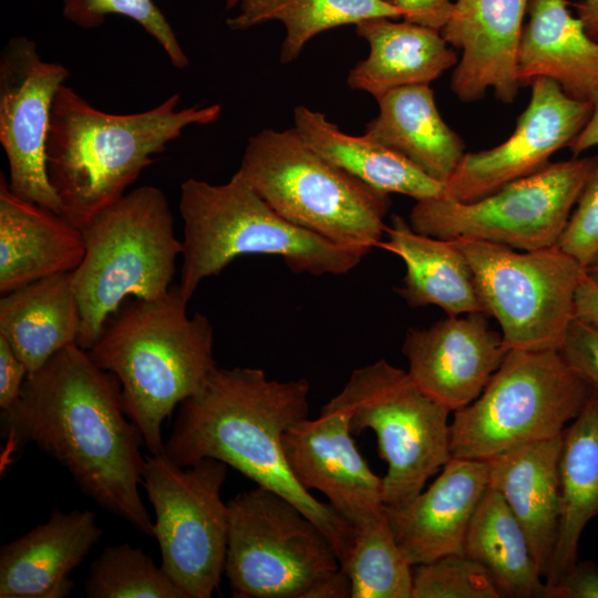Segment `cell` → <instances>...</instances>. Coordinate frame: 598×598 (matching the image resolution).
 Segmentation results:
<instances>
[{
    "mask_svg": "<svg viewBox=\"0 0 598 598\" xmlns=\"http://www.w3.org/2000/svg\"><path fill=\"white\" fill-rule=\"evenodd\" d=\"M561 435L529 443L488 460V487L497 491L520 524L544 580L560 517L558 461Z\"/></svg>",
    "mask_w": 598,
    "mask_h": 598,
    "instance_id": "23",
    "label": "cell"
},
{
    "mask_svg": "<svg viewBox=\"0 0 598 598\" xmlns=\"http://www.w3.org/2000/svg\"><path fill=\"white\" fill-rule=\"evenodd\" d=\"M239 12L227 19L234 31H243L268 21L286 28L279 60L290 63L315 35L371 18H403L401 8L388 0H238Z\"/></svg>",
    "mask_w": 598,
    "mask_h": 598,
    "instance_id": "31",
    "label": "cell"
},
{
    "mask_svg": "<svg viewBox=\"0 0 598 598\" xmlns=\"http://www.w3.org/2000/svg\"><path fill=\"white\" fill-rule=\"evenodd\" d=\"M89 598H186L162 567L128 543L107 546L91 564Z\"/></svg>",
    "mask_w": 598,
    "mask_h": 598,
    "instance_id": "33",
    "label": "cell"
},
{
    "mask_svg": "<svg viewBox=\"0 0 598 598\" xmlns=\"http://www.w3.org/2000/svg\"><path fill=\"white\" fill-rule=\"evenodd\" d=\"M529 0H454L440 30L461 50L451 90L463 103L482 100L488 91L505 104L518 89L517 60Z\"/></svg>",
    "mask_w": 598,
    "mask_h": 598,
    "instance_id": "18",
    "label": "cell"
},
{
    "mask_svg": "<svg viewBox=\"0 0 598 598\" xmlns=\"http://www.w3.org/2000/svg\"><path fill=\"white\" fill-rule=\"evenodd\" d=\"M592 389L558 349L508 350L482 393L454 411L452 457L488 461L563 434Z\"/></svg>",
    "mask_w": 598,
    "mask_h": 598,
    "instance_id": "8",
    "label": "cell"
},
{
    "mask_svg": "<svg viewBox=\"0 0 598 598\" xmlns=\"http://www.w3.org/2000/svg\"><path fill=\"white\" fill-rule=\"evenodd\" d=\"M451 240L468 260L485 312L497 320L506 350L559 349L575 318L585 267L557 245L517 250L475 239Z\"/></svg>",
    "mask_w": 598,
    "mask_h": 598,
    "instance_id": "12",
    "label": "cell"
},
{
    "mask_svg": "<svg viewBox=\"0 0 598 598\" xmlns=\"http://www.w3.org/2000/svg\"><path fill=\"white\" fill-rule=\"evenodd\" d=\"M351 597L350 580L340 568L322 579L310 592L308 598H347Z\"/></svg>",
    "mask_w": 598,
    "mask_h": 598,
    "instance_id": "42",
    "label": "cell"
},
{
    "mask_svg": "<svg viewBox=\"0 0 598 598\" xmlns=\"http://www.w3.org/2000/svg\"><path fill=\"white\" fill-rule=\"evenodd\" d=\"M225 575L236 598H308L341 568L308 516L283 496L257 486L228 503Z\"/></svg>",
    "mask_w": 598,
    "mask_h": 598,
    "instance_id": "10",
    "label": "cell"
},
{
    "mask_svg": "<svg viewBox=\"0 0 598 598\" xmlns=\"http://www.w3.org/2000/svg\"><path fill=\"white\" fill-rule=\"evenodd\" d=\"M598 146V101L594 104L592 113L582 130L568 145L574 156Z\"/></svg>",
    "mask_w": 598,
    "mask_h": 598,
    "instance_id": "43",
    "label": "cell"
},
{
    "mask_svg": "<svg viewBox=\"0 0 598 598\" xmlns=\"http://www.w3.org/2000/svg\"><path fill=\"white\" fill-rule=\"evenodd\" d=\"M557 246L587 269L598 257V161Z\"/></svg>",
    "mask_w": 598,
    "mask_h": 598,
    "instance_id": "36",
    "label": "cell"
},
{
    "mask_svg": "<svg viewBox=\"0 0 598 598\" xmlns=\"http://www.w3.org/2000/svg\"><path fill=\"white\" fill-rule=\"evenodd\" d=\"M80 326L73 271L32 281L0 299V337L25 365L28 374L59 350L76 343Z\"/></svg>",
    "mask_w": 598,
    "mask_h": 598,
    "instance_id": "26",
    "label": "cell"
},
{
    "mask_svg": "<svg viewBox=\"0 0 598 598\" xmlns=\"http://www.w3.org/2000/svg\"><path fill=\"white\" fill-rule=\"evenodd\" d=\"M395 20L371 18L355 24L369 54L349 72L347 83L375 100L401 86L430 84L458 62L440 30Z\"/></svg>",
    "mask_w": 598,
    "mask_h": 598,
    "instance_id": "24",
    "label": "cell"
},
{
    "mask_svg": "<svg viewBox=\"0 0 598 598\" xmlns=\"http://www.w3.org/2000/svg\"><path fill=\"white\" fill-rule=\"evenodd\" d=\"M85 254L83 231L63 215L13 194L0 175V292L74 271Z\"/></svg>",
    "mask_w": 598,
    "mask_h": 598,
    "instance_id": "21",
    "label": "cell"
},
{
    "mask_svg": "<svg viewBox=\"0 0 598 598\" xmlns=\"http://www.w3.org/2000/svg\"><path fill=\"white\" fill-rule=\"evenodd\" d=\"M529 85V102L511 136L492 148L465 153L444 184V197L474 202L539 171L586 125L591 103L570 97L548 78H536Z\"/></svg>",
    "mask_w": 598,
    "mask_h": 598,
    "instance_id": "15",
    "label": "cell"
},
{
    "mask_svg": "<svg viewBox=\"0 0 598 598\" xmlns=\"http://www.w3.org/2000/svg\"><path fill=\"white\" fill-rule=\"evenodd\" d=\"M544 598H598V566L577 560L558 581L545 584Z\"/></svg>",
    "mask_w": 598,
    "mask_h": 598,
    "instance_id": "38",
    "label": "cell"
},
{
    "mask_svg": "<svg viewBox=\"0 0 598 598\" xmlns=\"http://www.w3.org/2000/svg\"><path fill=\"white\" fill-rule=\"evenodd\" d=\"M575 9L586 32L598 41V0H580L575 3Z\"/></svg>",
    "mask_w": 598,
    "mask_h": 598,
    "instance_id": "44",
    "label": "cell"
},
{
    "mask_svg": "<svg viewBox=\"0 0 598 598\" xmlns=\"http://www.w3.org/2000/svg\"><path fill=\"white\" fill-rule=\"evenodd\" d=\"M586 272L598 280V257L597 259L586 269Z\"/></svg>",
    "mask_w": 598,
    "mask_h": 598,
    "instance_id": "45",
    "label": "cell"
},
{
    "mask_svg": "<svg viewBox=\"0 0 598 598\" xmlns=\"http://www.w3.org/2000/svg\"><path fill=\"white\" fill-rule=\"evenodd\" d=\"M103 532L91 511L54 508L49 519L0 549V598H64L70 574Z\"/></svg>",
    "mask_w": 598,
    "mask_h": 598,
    "instance_id": "20",
    "label": "cell"
},
{
    "mask_svg": "<svg viewBox=\"0 0 598 598\" xmlns=\"http://www.w3.org/2000/svg\"><path fill=\"white\" fill-rule=\"evenodd\" d=\"M4 456L33 443L99 506L154 537L140 494L141 430L124 410L118 379L76 343L29 373L17 404L3 412Z\"/></svg>",
    "mask_w": 598,
    "mask_h": 598,
    "instance_id": "1",
    "label": "cell"
},
{
    "mask_svg": "<svg viewBox=\"0 0 598 598\" xmlns=\"http://www.w3.org/2000/svg\"><path fill=\"white\" fill-rule=\"evenodd\" d=\"M353 435L372 430L386 463L384 507H402L452 457L450 410L384 359L355 369L338 394Z\"/></svg>",
    "mask_w": 598,
    "mask_h": 598,
    "instance_id": "9",
    "label": "cell"
},
{
    "mask_svg": "<svg viewBox=\"0 0 598 598\" xmlns=\"http://www.w3.org/2000/svg\"><path fill=\"white\" fill-rule=\"evenodd\" d=\"M350 413L337 394L317 419H305L282 435L296 480L321 492L353 527L384 509L383 478L372 472L352 439Z\"/></svg>",
    "mask_w": 598,
    "mask_h": 598,
    "instance_id": "16",
    "label": "cell"
},
{
    "mask_svg": "<svg viewBox=\"0 0 598 598\" xmlns=\"http://www.w3.org/2000/svg\"><path fill=\"white\" fill-rule=\"evenodd\" d=\"M385 235L380 246L405 265L395 291L410 307L433 305L447 316L486 313L471 265L453 240L420 234L400 215L391 217Z\"/></svg>",
    "mask_w": 598,
    "mask_h": 598,
    "instance_id": "25",
    "label": "cell"
},
{
    "mask_svg": "<svg viewBox=\"0 0 598 598\" xmlns=\"http://www.w3.org/2000/svg\"><path fill=\"white\" fill-rule=\"evenodd\" d=\"M411 598H501L488 571L464 553L413 566Z\"/></svg>",
    "mask_w": 598,
    "mask_h": 598,
    "instance_id": "35",
    "label": "cell"
},
{
    "mask_svg": "<svg viewBox=\"0 0 598 598\" xmlns=\"http://www.w3.org/2000/svg\"><path fill=\"white\" fill-rule=\"evenodd\" d=\"M402 352L419 388L454 412L482 393L507 350L488 316L471 312L410 328Z\"/></svg>",
    "mask_w": 598,
    "mask_h": 598,
    "instance_id": "17",
    "label": "cell"
},
{
    "mask_svg": "<svg viewBox=\"0 0 598 598\" xmlns=\"http://www.w3.org/2000/svg\"><path fill=\"white\" fill-rule=\"evenodd\" d=\"M364 134L445 184L465 154L462 137L442 118L429 84L401 86L377 99Z\"/></svg>",
    "mask_w": 598,
    "mask_h": 598,
    "instance_id": "27",
    "label": "cell"
},
{
    "mask_svg": "<svg viewBox=\"0 0 598 598\" xmlns=\"http://www.w3.org/2000/svg\"><path fill=\"white\" fill-rule=\"evenodd\" d=\"M28 370L3 337H0V408H13L20 399Z\"/></svg>",
    "mask_w": 598,
    "mask_h": 598,
    "instance_id": "39",
    "label": "cell"
},
{
    "mask_svg": "<svg viewBox=\"0 0 598 598\" xmlns=\"http://www.w3.org/2000/svg\"><path fill=\"white\" fill-rule=\"evenodd\" d=\"M237 173L293 225L364 255L382 243L390 195L319 155L293 127L251 136Z\"/></svg>",
    "mask_w": 598,
    "mask_h": 598,
    "instance_id": "7",
    "label": "cell"
},
{
    "mask_svg": "<svg viewBox=\"0 0 598 598\" xmlns=\"http://www.w3.org/2000/svg\"><path fill=\"white\" fill-rule=\"evenodd\" d=\"M488 487V462L451 457L441 474L402 507H384L394 538L414 566L463 553L475 509Z\"/></svg>",
    "mask_w": 598,
    "mask_h": 598,
    "instance_id": "19",
    "label": "cell"
},
{
    "mask_svg": "<svg viewBox=\"0 0 598 598\" xmlns=\"http://www.w3.org/2000/svg\"><path fill=\"white\" fill-rule=\"evenodd\" d=\"M82 231L85 254L73 287L81 315L76 344L89 351L127 297L156 300L169 292L183 244L167 197L151 185L123 195Z\"/></svg>",
    "mask_w": 598,
    "mask_h": 598,
    "instance_id": "6",
    "label": "cell"
},
{
    "mask_svg": "<svg viewBox=\"0 0 598 598\" xmlns=\"http://www.w3.org/2000/svg\"><path fill=\"white\" fill-rule=\"evenodd\" d=\"M181 95L132 114H112L91 105L63 84L51 111L45 144L47 174L62 215L81 230L104 208L118 200L190 125L218 120L221 105L178 110Z\"/></svg>",
    "mask_w": 598,
    "mask_h": 598,
    "instance_id": "3",
    "label": "cell"
},
{
    "mask_svg": "<svg viewBox=\"0 0 598 598\" xmlns=\"http://www.w3.org/2000/svg\"><path fill=\"white\" fill-rule=\"evenodd\" d=\"M177 286L156 300L135 299L107 321L89 350L118 379L125 413L141 430L150 454L164 446L162 424L196 393L217 367L209 319L186 311Z\"/></svg>",
    "mask_w": 598,
    "mask_h": 598,
    "instance_id": "4",
    "label": "cell"
},
{
    "mask_svg": "<svg viewBox=\"0 0 598 598\" xmlns=\"http://www.w3.org/2000/svg\"><path fill=\"white\" fill-rule=\"evenodd\" d=\"M575 318L598 327V280L587 272L575 295Z\"/></svg>",
    "mask_w": 598,
    "mask_h": 598,
    "instance_id": "41",
    "label": "cell"
},
{
    "mask_svg": "<svg viewBox=\"0 0 598 598\" xmlns=\"http://www.w3.org/2000/svg\"><path fill=\"white\" fill-rule=\"evenodd\" d=\"M187 467L163 453L146 455L142 484L155 514L161 567L186 598H209L225 571L227 464L206 457Z\"/></svg>",
    "mask_w": 598,
    "mask_h": 598,
    "instance_id": "13",
    "label": "cell"
},
{
    "mask_svg": "<svg viewBox=\"0 0 598 598\" xmlns=\"http://www.w3.org/2000/svg\"><path fill=\"white\" fill-rule=\"evenodd\" d=\"M558 350L568 365L598 392V327L574 318Z\"/></svg>",
    "mask_w": 598,
    "mask_h": 598,
    "instance_id": "37",
    "label": "cell"
},
{
    "mask_svg": "<svg viewBox=\"0 0 598 598\" xmlns=\"http://www.w3.org/2000/svg\"><path fill=\"white\" fill-rule=\"evenodd\" d=\"M69 70L44 61L33 40L14 37L0 55V143L17 196L62 215L50 184L45 144L54 96Z\"/></svg>",
    "mask_w": 598,
    "mask_h": 598,
    "instance_id": "14",
    "label": "cell"
},
{
    "mask_svg": "<svg viewBox=\"0 0 598 598\" xmlns=\"http://www.w3.org/2000/svg\"><path fill=\"white\" fill-rule=\"evenodd\" d=\"M403 11V19L435 30L447 21L454 0H388Z\"/></svg>",
    "mask_w": 598,
    "mask_h": 598,
    "instance_id": "40",
    "label": "cell"
},
{
    "mask_svg": "<svg viewBox=\"0 0 598 598\" xmlns=\"http://www.w3.org/2000/svg\"><path fill=\"white\" fill-rule=\"evenodd\" d=\"M179 213L184 239L177 289L187 303L205 278L239 256H279L293 272L312 276L347 274L365 256L288 221L237 172L219 185L183 182Z\"/></svg>",
    "mask_w": 598,
    "mask_h": 598,
    "instance_id": "5",
    "label": "cell"
},
{
    "mask_svg": "<svg viewBox=\"0 0 598 598\" xmlns=\"http://www.w3.org/2000/svg\"><path fill=\"white\" fill-rule=\"evenodd\" d=\"M463 553L488 571L502 597L544 598L545 580L528 539L503 496L491 487L475 509Z\"/></svg>",
    "mask_w": 598,
    "mask_h": 598,
    "instance_id": "30",
    "label": "cell"
},
{
    "mask_svg": "<svg viewBox=\"0 0 598 598\" xmlns=\"http://www.w3.org/2000/svg\"><path fill=\"white\" fill-rule=\"evenodd\" d=\"M225 2L227 9L238 4V0ZM62 12L82 29L101 27L110 14L127 17L158 42L174 68L185 69L189 64L172 25L153 0H63Z\"/></svg>",
    "mask_w": 598,
    "mask_h": 598,
    "instance_id": "34",
    "label": "cell"
},
{
    "mask_svg": "<svg viewBox=\"0 0 598 598\" xmlns=\"http://www.w3.org/2000/svg\"><path fill=\"white\" fill-rule=\"evenodd\" d=\"M558 474L560 517L546 585L558 581L577 563L582 530L598 516V392L595 390L563 432Z\"/></svg>",
    "mask_w": 598,
    "mask_h": 598,
    "instance_id": "29",
    "label": "cell"
},
{
    "mask_svg": "<svg viewBox=\"0 0 598 598\" xmlns=\"http://www.w3.org/2000/svg\"><path fill=\"white\" fill-rule=\"evenodd\" d=\"M597 156L549 162L474 202L447 197L417 200L411 227L442 239H475L535 250L556 246Z\"/></svg>",
    "mask_w": 598,
    "mask_h": 598,
    "instance_id": "11",
    "label": "cell"
},
{
    "mask_svg": "<svg viewBox=\"0 0 598 598\" xmlns=\"http://www.w3.org/2000/svg\"><path fill=\"white\" fill-rule=\"evenodd\" d=\"M353 528V544L341 565L351 598H411L413 565L398 545L384 509Z\"/></svg>",
    "mask_w": 598,
    "mask_h": 598,
    "instance_id": "32",
    "label": "cell"
},
{
    "mask_svg": "<svg viewBox=\"0 0 598 598\" xmlns=\"http://www.w3.org/2000/svg\"><path fill=\"white\" fill-rule=\"evenodd\" d=\"M309 393L303 378L278 381L257 368L216 367L179 404L162 453L184 467L216 458L283 496L319 526L342 565L353 544V526L296 480L282 448L283 433L309 417Z\"/></svg>",
    "mask_w": 598,
    "mask_h": 598,
    "instance_id": "2",
    "label": "cell"
},
{
    "mask_svg": "<svg viewBox=\"0 0 598 598\" xmlns=\"http://www.w3.org/2000/svg\"><path fill=\"white\" fill-rule=\"evenodd\" d=\"M293 128L322 157L373 188L417 200L442 197L445 185L406 157L368 135L342 132L327 116L306 106L293 111Z\"/></svg>",
    "mask_w": 598,
    "mask_h": 598,
    "instance_id": "28",
    "label": "cell"
},
{
    "mask_svg": "<svg viewBox=\"0 0 598 598\" xmlns=\"http://www.w3.org/2000/svg\"><path fill=\"white\" fill-rule=\"evenodd\" d=\"M569 0H529L517 79L520 86L536 78L557 82L570 97L598 101V41L569 9Z\"/></svg>",
    "mask_w": 598,
    "mask_h": 598,
    "instance_id": "22",
    "label": "cell"
}]
</instances>
